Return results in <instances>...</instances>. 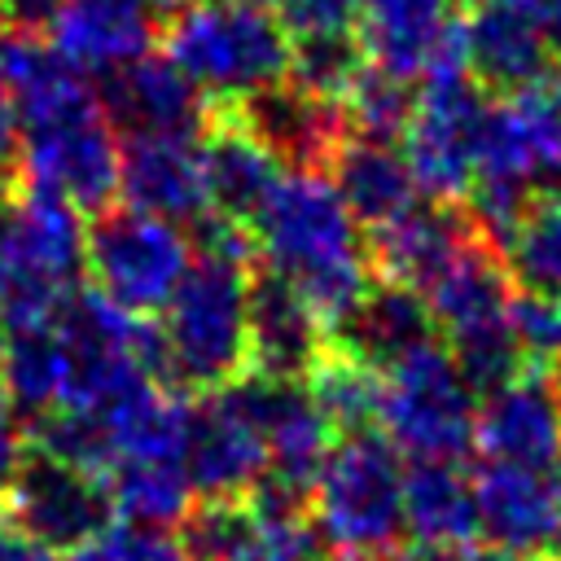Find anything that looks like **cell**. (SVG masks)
I'll return each mask as SVG.
<instances>
[{
  "label": "cell",
  "instance_id": "f1b7e54d",
  "mask_svg": "<svg viewBox=\"0 0 561 561\" xmlns=\"http://www.w3.org/2000/svg\"><path fill=\"white\" fill-rule=\"evenodd\" d=\"M337 105H342V114H346L355 136L394 140V136H408V123H412V110H416V92H412V79H399V75L381 70L377 61H364Z\"/></svg>",
  "mask_w": 561,
  "mask_h": 561
},
{
  "label": "cell",
  "instance_id": "9c48e42d",
  "mask_svg": "<svg viewBox=\"0 0 561 561\" xmlns=\"http://www.w3.org/2000/svg\"><path fill=\"white\" fill-rule=\"evenodd\" d=\"M4 517L44 552L75 557L118 513H114V500H110V486L101 473L70 465L61 456H48L39 447H26V460L9 491Z\"/></svg>",
  "mask_w": 561,
  "mask_h": 561
},
{
  "label": "cell",
  "instance_id": "f35d334b",
  "mask_svg": "<svg viewBox=\"0 0 561 561\" xmlns=\"http://www.w3.org/2000/svg\"><path fill=\"white\" fill-rule=\"evenodd\" d=\"M539 4V13H543V22H548V31H552V39H557V48H561V0H535Z\"/></svg>",
  "mask_w": 561,
  "mask_h": 561
},
{
  "label": "cell",
  "instance_id": "2e32d148",
  "mask_svg": "<svg viewBox=\"0 0 561 561\" xmlns=\"http://www.w3.org/2000/svg\"><path fill=\"white\" fill-rule=\"evenodd\" d=\"M451 4L456 0H364L355 35L368 61L399 79H416L465 57L460 18Z\"/></svg>",
  "mask_w": 561,
  "mask_h": 561
},
{
  "label": "cell",
  "instance_id": "f6af8a7d",
  "mask_svg": "<svg viewBox=\"0 0 561 561\" xmlns=\"http://www.w3.org/2000/svg\"><path fill=\"white\" fill-rule=\"evenodd\" d=\"M557 500H561V478H557Z\"/></svg>",
  "mask_w": 561,
  "mask_h": 561
},
{
  "label": "cell",
  "instance_id": "1f68e13d",
  "mask_svg": "<svg viewBox=\"0 0 561 561\" xmlns=\"http://www.w3.org/2000/svg\"><path fill=\"white\" fill-rule=\"evenodd\" d=\"M70 561H188L180 535L162 526H140L114 517L88 548H79Z\"/></svg>",
  "mask_w": 561,
  "mask_h": 561
},
{
  "label": "cell",
  "instance_id": "83f0119b",
  "mask_svg": "<svg viewBox=\"0 0 561 561\" xmlns=\"http://www.w3.org/2000/svg\"><path fill=\"white\" fill-rule=\"evenodd\" d=\"M114 513L123 522H140V526H162L171 530L175 522H184L193 513V478L188 465H118L105 473Z\"/></svg>",
  "mask_w": 561,
  "mask_h": 561
},
{
  "label": "cell",
  "instance_id": "ffe728a7",
  "mask_svg": "<svg viewBox=\"0 0 561 561\" xmlns=\"http://www.w3.org/2000/svg\"><path fill=\"white\" fill-rule=\"evenodd\" d=\"M48 31L53 48L88 79L149 57L158 35L149 0H66Z\"/></svg>",
  "mask_w": 561,
  "mask_h": 561
},
{
  "label": "cell",
  "instance_id": "74e56055",
  "mask_svg": "<svg viewBox=\"0 0 561 561\" xmlns=\"http://www.w3.org/2000/svg\"><path fill=\"white\" fill-rule=\"evenodd\" d=\"M390 561H465L456 548H434V543H412L403 552H394Z\"/></svg>",
  "mask_w": 561,
  "mask_h": 561
},
{
  "label": "cell",
  "instance_id": "d6a6232c",
  "mask_svg": "<svg viewBox=\"0 0 561 561\" xmlns=\"http://www.w3.org/2000/svg\"><path fill=\"white\" fill-rule=\"evenodd\" d=\"M513 333L530 364H561V302L543 294H513Z\"/></svg>",
  "mask_w": 561,
  "mask_h": 561
},
{
  "label": "cell",
  "instance_id": "ac0fdd59",
  "mask_svg": "<svg viewBox=\"0 0 561 561\" xmlns=\"http://www.w3.org/2000/svg\"><path fill=\"white\" fill-rule=\"evenodd\" d=\"M202 153H206L210 215L254 232L259 215L267 210L272 193L285 180L276 153L232 110H215L210 114V127L202 131Z\"/></svg>",
  "mask_w": 561,
  "mask_h": 561
},
{
  "label": "cell",
  "instance_id": "7bdbcfd3",
  "mask_svg": "<svg viewBox=\"0 0 561 561\" xmlns=\"http://www.w3.org/2000/svg\"><path fill=\"white\" fill-rule=\"evenodd\" d=\"M153 9H171V13H180V9H188V4H197V0H149Z\"/></svg>",
  "mask_w": 561,
  "mask_h": 561
},
{
  "label": "cell",
  "instance_id": "ee69618b",
  "mask_svg": "<svg viewBox=\"0 0 561 561\" xmlns=\"http://www.w3.org/2000/svg\"><path fill=\"white\" fill-rule=\"evenodd\" d=\"M552 373H557V386H561V364H557V368H552Z\"/></svg>",
  "mask_w": 561,
  "mask_h": 561
},
{
  "label": "cell",
  "instance_id": "30bf717a",
  "mask_svg": "<svg viewBox=\"0 0 561 561\" xmlns=\"http://www.w3.org/2000/svg\"><path fill=\"white\" fill-rule=\"evenodd\" d=\"M469 75L491 92H517L561 66V48L535 0H482L460 18Z\"/></svg>",
  "mask_w": 561,
  "mask_h": 561
},
{
  "label": "cell",
  "instance_id": "e575fe53",
  "mask_svg": "<svg viewBox=\"0 0 561 561\" xmlns=\"http://www.w3.org/2000/svg\"><path fill=\"white\" fill-rule=\"evenodd\" d=\"M26 447L31 443H26L22 425H18V412L9 403H0V508L9 504V491L18 482V469L26 460Z\"/></svg>",
  "mask_w": 561,
  "mask_h": 561
},
{
  "label": "cell",
  "instance_id": "5bb4252c",
  "mask_svg": "<svg viewBox=\"0 0 561 561\" xmlns=\"http://www.w3.org/2000/svg\"><path fill=\"white\" fill-rule=\"evenodd\" d=\"M232 114L276 153L289 171H329L337 145L351 136V123L337 101L307 92L302 83L285 79L276 88L254 92L250 101L232 105Z\"/></svg>",
  "mask_w": 561,
  "mask_h": 561
},
{
  "label": "cell",
  "instance_id": "7402d4cb",
  "mask_svg": "<svg viewBox=\"0 0 561 561\" xmlns=\"http://www.w3.org/2000/svg\"><path fill=\"white\" fill-rule=\"evenodd\" d=\"M438 320L425 302V294L399 285V280H373L364 289V298L329 329V342L342 346L346 355L364 359L368 368L386 373L399 359H408L412 351L438 342Z\"/></svg>",
  "mask_w": 561,
  "mask_h": 561
},
{
  "label": "cell",
  "instance_id": "52a82bcc",
  "mask_svg": "<svg viewBox=\"0 0 561 561\" xmlns=\"http://www.w3.org/2000/svg\"><path fill=\"white\" fill-rule=\"evenodd\" d=\"M193 241L180 224L118 206L101 210L88 228V276L92 289L127 316H158L175 298L193 267Z\"/></svg>",
  "mask_w": 561,
  "mask_h": 561
},
{
  "label": "cell",
  "instance_id": "4316f807",
  "mask_svg": "<svg viewBox=\"0 0 561 561\" xmlns=\"http://www.w3.org/2000/svg\"><path fill=\"white\" fill-rule=\"evenodd\" d=\"M381 373L368 368L364 359L346 355L342 346L329 342V351L316 359L307 373V394L320 408V416L333 425L337 438L346 434H368L381 425Z\"/></svg>",
  "mask_w": 561,
  "mask_h": 561
},
{
  "label": "cell",
  "instance_id": "9a60e30c",
  "mask_svg": "<svg viewBox=\"0 0 561 561\" xmlns=\"http://www.w3.org/2000/svg\"><path fill=\"white\" fill-rule=\"evenodd\" d=\"M267 473V438L241 390H215L197 403L188 438V478L206 495H250Z\"/></svg>",
  "mask_w": 561,
  "mask_h": 561
},
{
  "label": "cell",
  "instance_id": "e0dca14e",
  "mask_svg": "<svg viewBox=\"0 0 561 561\" xmlns=\"http://www.w3.org/2000/svg\"><path fill=\"white\" fill-rule=\"evenodd\" d=\"M473 500H478V530L495 548H508L535 561L561 557V500H557V486L543 482V473L486 465L473 478Z\"/></svg>",
  "mask_w": 561,
  "mask_h": 561
},
{
  "label": "cell",
  "instance_id": "8fae6325",
  "mask_svg": "<svg viewBox=\"0 0 561 561\" xmlns=\"http://www.w3.org/2000/svg\"><path fill=\"white\" fill-rule=\"evenodd\" d=\"M491 465L548 473L561 465V386L557 373L530 364L478 408V438Z\"/></svg>",
  "mask_w": 561,
  "mask_h": 561
},
{
  "label": "cell",
  "instance_id": "277c9868",
  "mask_svg": "<svg viewBox=\"0 0 561 561\" xmlns=\"http://www.w3.org/2000/svg\"><path fill=\"white\" fill-rule=\"evenodd\" d=\"M162 53L202 88L215 110H232L289 79L294 39L259 0H197L167 22Z\"/></svg>",
  "mask_w": 561,
  "mask_h": 561
},
{
  "label": "cell",
  "instance_id": "4fadbf2b",
  "mask_svg": "<svg viewBox=\"0 0 561 561\" xmlns=\"http://www.w3.org/2000/svg\"><path fill=\"white\" fill-rule=\"evenodd\" d=\"M118 193L127 197L131 210L171 219L180 228L202 224L210 215L202 140L197 136H127Z\"/></svg>",
  "mask_w": 561,
  "mask_h": 561
},
{
  "label": "cell",
  "instance_id": "8d00e7d4",
  "mask_svg": "<svg viewBox=\"0 0 561 561\" xmlns=\"http://www.w3.org/2000/svg\"><path fill=\"white\" fill-rule=\"evenodd\" d=\"M13 175H18V114L0 88V197L13 193Z\"/></svg>",
  "mask_w": 561,
  "mask_h": 561
},
{
  "label": "cell",
  "instance_id": "b9f144b4",
  "mask_svg": "<svg viewBox=\"0 0 561 561\" xmlns=\"http://www.w3.org/2000/svg\"><path fill=\"white\" fill-rule=\"evenodd\" d=\"M543 197H552V202H561V167H557V171H552V175L543 180Z\"/></svg>",
  "mask_w": 561,
  "mask_h": 561
},
{
  "label": "cell",
  "instance_id": "836d02e7",
  "mask_svg": "<svg viewBox=\"0 0 561 561\" xmlns=\"http://www.w3.org/2000/svg\"><path fill=\"white\" fill-rule=\"evenodd\" d=\"M364 0H276L272 13L285 22L289 39H316V35H351L359 26Z\"/></svg>",
  "mask_w": 561,
  "mask_h": 561
},
{
  "label": "cell",
  "instance_id": "4dcf8cb0",
  "mask_svg": "<svg viewBox=\"0 0 561 561\" xmlns=\"http://www.w3.org/2000/svg\"><path fill=\"white\" fill-rule=\"evenodd\" d=\"M237 561H324L311 513L267 508L254 500V522H250V535H245V548Z\"/></svg>",
  "mask_w": 561,
  "mask_h": 561
},
{
  "label": "cell",
  "instance_id": "f546056e",
  "mask_svg": "<svg viewBox=\"0 0 561 561\" xmlns=\"http://www.w3.org/2000/svg\"><path fill=\"white\" fill-rule=\"evenodd\" d=\"M504 263H508L513 285L561 302V202L543 193L535 197V206L526 210L522 228L513 232L504 250Z\"/></svg>",
  "mask_w": 561,
  "mask_h": 561
},
{
  "label": "cell",
  "instance_id": "603a6c76",
  "mask_svg": "<svg viewBox=\"0 0 561 561\" xmlns=\"http://www.w3.org/2000/svg\"><path fill=\"white\" fill-rule=\"evenodd\" d=\"M193 416L197 403H188L180 390H167L162 381L123 394L114 408L96 412L105 438V473L118 465H188Z\"/></svg>",
  "mask_w": 561,
  "mask_h": 561
},
{
  "label": "cell",
  "instance_id": "44dd1931",
  "mask_svg": "<svg viewBox=\"0 0 561 561\" xmlns=\"http://www.w3.org/2000/svg\"><path fill=\"white\" fill-rule=\"evenodd\" d=\"M329 351V329L311 311V302L280 280L276 272L259 267L250 280V355L254 373L276 381H307L316 359Z\"/></svg>",
  "mask_w": 561,
  "mask_h": 561
},
{
  "label": "cell",
  "instance_id": "7a4b0ae2",
  "mask_svg": "<svg viewBox=\"0 0 561 561\" xmlns=\"http://www.w3.org/2000/svg\"><path fill=\"white\" fill-rule=\"evenodd\" d=\"M254 245L267 272L289 280L311 311L333 329L373 285L364 228L342 206L324 171H289L254 224Z\"/></svg>",
  "mask_w": 561,
  "mask_h": 561
},
{
  "label": "cell",
  "instance_id": "7c38bea8",
  "mask_svg": "<svg viewBox=\"0 0 561 561\" xmlns=\"http://www.w3.org/2000/svg\"><path fill=\"white\" fill-rule=\"evenodd\" d=\"M110 123L123 136H202L215 105L202 88L162 53H149L96 83Z\"/></svg>",
  "mask_w": 561,
  "mask_h": 561
},
{
  "label": "cell",
  "instance_id": "3957f363",
  "mask_svg": "<svg viewBox=\"0 0 561 561\" xmlns=\"http://www.w3.org/2000/svg\"><path fill=\"white\" fill-rule=\"evenodd\" d=\"M88 272V224L70 202L18 184L0 197V333L57 324Z\"/></svg>",
  "mask_w": 561,
  "mask_h": 561
},
{
  "label": "cell",
  "instance_id": "ba28073f",
  "mask_svg": "<svg viewBox=\"0 0 561 561\" xmlns=\"http://www.w3.org/2000/svg\"><path fill=\"white\" fill-rule=\"evenodd\" d=\"M486 114H491L486 88L469 75L465 61H451L425 75V88L416 92V110L408 123V153H403L421 193H430L434 202H465L478 175Z\"/></svg>",
  "mask_w": 561,
  "mask_h": 561
},
{
  "label": "cell",
  "instance_id": "8992f818",
  "mask_svg": "<svg viewBox=\"0 0 561 561\" xmlns=\"http://www.w3.org/2000/svg\"><path fill=\"white\" fill-rule=\"evenodd\" d=\"M381 434L416 465H456L478 438V394L447 342H430L381 373Z\"/></svg>",
  "mask_w": 561,
  "mask_h": 561
},
{
  "label": "cell",
  "instance_id": "d590c367",
  "mask_svg": "<svg viewBox=\"0 0 561 561\" xmlns=\"http://www.w3.org/2000/svg\"><path fill=\"white\" fill-rule=\"evenodd\" d=\"M66 0H0V22L9 31H31L39 35L44 26H53V18L61 13Z\"/></svg>",
  "mask_w": 561,
  "mask_h": 561
},
{
  "label": "cell",
  "instance_id": "7dc6e473",
  "mask_svg": "<svg viewBox=\"0 0 561 561\" xmlns=\"http://www.w3.org/2000/svg\"><path fill=\"white\" fill-rule=\"evenodd\" d=\"M557 561H561V557H557Z\"/></svg>",
  "mask_w": 561,
  "mask_h": 561
},
{
  "label": "cell",
  "instance_id": "60d3db41",
  "mask_svg": "<svg viewBox=\"0 0 561 561\" xmlns=\"http://www.w3.org/2000/svg\"><path fill=\"white\" fill-rule=\"evenodd\" d=\"M324 561H390V557H381V552H333Z\"/></svg>",
  "mask_w": 561,
  "mask_h": 561
},
{
  "label": "cell",
  "instance_id": "d4e9b609",
  "mask_svg": "<svg viewBox=\"0 0 561 561\" xmlns=\"http://www.w3.org/2000/svg\"><path fill=\"white\" fill-rule=\"evenodd\" d=\"M403 526L416 543L469 548L478 539V500L473 482L456 465H412L403 482Z\"/></svg>",
  "mask_w": 561,
  "mask_h": 561
},
{
  "label": "cell",
  "instance_id": "6da1fadb",
  "mask_svg": "<svg viewBox=\"0 0 561 561\" xmlns=\"http://www.w3.org/2000/svg\"><path fill=\"white\" fill-rule=\"evenodd\" d=\"M254 232L219 215L197 224V254L175 298L162 311L167 377L184 390H228L254 373L250 355V280H254Z\"/></svg>",
  "mask_w": 561,
  "mask_h": 561
},
{
  "label": "cell",
  "instance_id": "484cf974",
  "mask_svg": "<svg viewBox=\"0 0 561 561\" xmlns=\"http://www.w3.org/2000/svg\"><path fill=\"white\" fill-rule=\"evenodd\" d=\"M0 386L4 403L26 416H53L66 403L70 386V364H66V342L57 324L31 329V333H9L0 342Z\"/></svg>",
  "mask_w": 561,
  "mask_h": 561
},
{
  "label": "cell",
  "instance_id": "cb8c5ba5",
  "mask_svg": "<svg viewBox=\"0 0 561 561\" xmlns=\"http://www.w3.org/2000/svg\"><path fill=\"white\" fill-rule=\"evenodd\" d=\"M342 197V206L351 210V219L368 232H386L394 228L403 215H412L416 202V175L408 167V158L390 145V140H368V136H346L324 171Z\"/></svg>",
  "mask_w": 561,
  "mask_h": 561
},
{
  "label": "cell",
  "instance_id": "ab89813d",
  "mask_svg": "<svg viewBox=\"0 0 561 561\" xmlns=\"http://www.w3.org/2000/svg\"><path fill=\"white\" fill-rule=\"evenodd\" d=\"M465 561H535V557H522V552H508V548H478L473 557H465Z\"/></svg>",
  "mask_w": 561,
  "mask_h": 561
},
{
  "label": "cell",
  "instance_id": "bcb514c9",
  "mask_svg": "<svg viewBox=\"0 0 561 561\" xmlns=\"http://www.w3.org/2000/svg\"><path fill=\"white\" fill-rule=\"evenodd\" d=\"M465 4H469V9H473V4H482V0H465Z\"/></svg>",
  "mask_w": 561,
  "mask_h": 561
},
{
  "label": "cell",
  "instance_id": "5b68a950",
  "mask_svg": "<svg viewBox=\"0 0 561 561\" xmlns=\"http://www.w3.org/2000/svg\"><path fill=\"white\" fill-rule=\"evenodd\" d=\"M403 465L381 430L346 434L311 486V526L337 552H390L403 530Z\"/></svg>",
  "mask_w": 561,
  "mask_h": 561
},
{
  "label": "cell",
  "instance_id": "d6986e66",
  "mask_svg": "<svg viewBox=\"0 0 561 561\" xmlns=\"http://www.w3.org/2000/svg\"><path fill=\"white\" fill-rule=\"evenodd\" d=\"M478 224L465 202H434L403 215L394 228L373 232L368 259L381 280H399L416 294H430L434 280L478 241Z\"/></svg>",
  "mask_w": 561,
  "mask_h": 561
}]
</instances>
